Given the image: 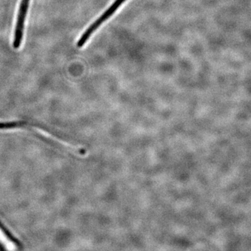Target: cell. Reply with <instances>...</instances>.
I'll use <instances>...</instances> for the list:
<instances>
[{"label":"cell","mask_w":251,"mask_h":251,"mask_svg":"<svg viewBox=\"0 0 251 251\" xmlns=\"http://www.w3.org/2000/svg\"><path fill=\"white\" fill-rule=\"evenodd\" d=\"M29 0H22L18 11L17 22L15 29L14 45V49H18L21 45L24 32L25 21L27 16Z\"/></svg>","instance_id":"1"},{"label":"cell","mask_w":251,"mask_h":251,"mask_svg":"<svg viewBox=\"0 0 251 251\" xmlns=\"http://www.w3.org/2000/svg\"><path fill=\"white\" fill-rule=\"evenodd\" d=\"M0 232H1V233L3 235L6 237L8 241H9L11 244H14L15 247L19 249H23L22 244L20 242V241L18 240L17 238L15 237L12 233H11V232L5 227L1 221H0Z\"/></svg>","instance_id":"2"},{"label":"cell","mask_w":251,"mask_h":251,"mask_svg":"<svg viewBox=\"0 0 251 251\" xmlns=\"http://www.w3.org/2000/svg\"><path fill=\"white\" fill-rule=\"evenodd\" d=\"M126 1V0H115V2L100 16V18H101L102 21H107V20H108L110 16H112L114 13H115V11L119 9V7H120L123 3H125Z\"/></svg>","instance_id":"3"},{"label":"cell","mask_w":251,"mask_h":251,"mask_svg":"<svg viewBox=\"0 0 251 251\" xmlns=\"http://www.w3.org/2000/svg\"><path fill=\"white\" fill-rule=\"evenodd\" d=\"M6 249V247H5V244L4 243L1 242L0 241V250H5Z\"/></svg>","instance_id":"4"}]
</instances>
